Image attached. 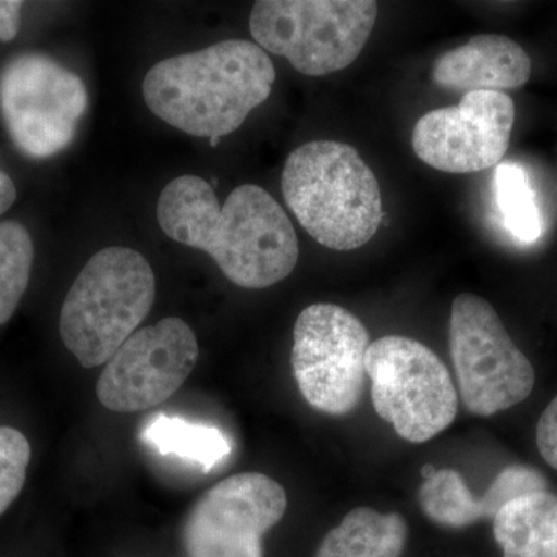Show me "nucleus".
<instances>
[{"label":"nucleus","instance_id":"7","mask_svg":"<svg viewBox=\"0 0 557 557\" xmlns=\"http://www.w3.org/2000/svg\"><path fill=\"white\" fill-rule=\"evenodd\" d=\"M449 346L461 399L479 417L515 408L533 392V364L487 300L461 293L453 302Z\"/></svg>","mask_w":557,"mask_h":557},{"label":"nucleus","instance_id":"6","mask_svg":"<svg viewBox=\"0 0 557 557\" xmlns=\"http://www.w3.org/2000/svg\"><path fill=\"white\" fill-rule=\"evenodd\" d=\"M366 373L373 408L399 437L429 442L456 420L457 391L449 370L424 344L394 335L373 341Z\"/></svg>","mask_w":557,"mask_h":557},{"label":"nucleus","instance_id":"21","mask_svg":"<svg viewBox=\"0 0 557 557\" xmlns=\"http://www.w3.org/2000/svg\"><path fill=\"white\" fill-rule=\"evenodd\" d=\"M545 490H547V482L537 471L527 467H511L497 475L493 485L486 491L485 497L496 518L497 512L509 502Z\"/></svg>","mask_w":557,"mask_h":557},{"label":"nucleus","instance_id":"15","mask_svg":"<svg viewBox=\"0 0 557 557\" xmlns=\"http://www.w3.org/2000/svg\"><path fill=\"white\" fill-rule=\"evenodd\" d=\"M408 523L398 512L355 508L329 531L314 557H401Z\"/></svg>","mask_w":557,"mask_h":557},{"label":"nucleus","instance_id":"9","mask_svg":"<svg viewBox=\"0 0 557 557\" xmlns=\"http://www.w3.org/2000/svg\"><path fill=\"white\" fill-rule=\"evenodd\" d=\"M368 329L335 304L300 311L293 330L292 369L304 399L329 416H346L364 391Z\"/></svg>","mask_w":557,"mask_h":557},{"label":"nucleus","instance_id":"10","mask_svg":"<svg viewBox=\"0 0 557 557\" xmlns=\"http://www.w3.org/2000/svg\"><path fill=\"white\" fill-rule=\"evenodd\" d=\"M285 511L287 494L269 475L244 472L222 480L186 516V557H263V534Z\"/></svg>","mask_w":557,"mask_h":557},{"label":"nucleus","instance_id":"26","mask_svg":"<svg viewBox=\"0 0 557 557\" xmlns=\"http://www.w3.org/2000/svg\"><path fill=\"white\" fill-rule=\"evenodd\" d=\"M220 138H209V146L211 148H218Z\"/></svg>","mask_w":557,"mask_h":557},{"label":"nucleus","instance_id":"17","mask_svg":"<svg viewBox=\"0 0 557 557\" xmlns=\"http://www.w3.org/2000/svg\"><path fill=\"white\" fill-rule=\"evenodd\" d=\"M420 505L432 522L465 528L482 519H494L486 498L475 500L463 478L454 469H440L420 487Z\"/></svg>","mask_w":557,"mask_h":557},{"label":"nucleus","instance_id":"1","mask_svg":"<svg viewBox=\"0 0 557 557\" xmlns=\"http://www.w3.org/2000/svg\"><path fill=\"white\" fill-rule=\"evenodd\" d=\"M157 219L170 239L207 252L237 287L269 288L298 263L293 223L258 185L239 186L220 207L207 180L183 175L160 194Z\"/></svg>","mask_w":557,"mask_h":557},{"label":"nucleus","instance_id":"16","mask_svg":"<svg viewBox=\"0 0 557 557\" xmlns=\"http://www.w3.org/2000/svg\"><path fill=\"white\" fill-rule=\"evenodd\" d=\"M139 438L161 456L177 457L197 465L205 474L222 465L233 453L230 438L219 428L166 413H156L146 420Z\"/></svg>","mask_w":557,"mask_h":557},{"label":"nucleus","instance_id":"8","mask_svg":"<svg viewBox=\"0 0 557 557\" xmlns=\"http://www.w3.org/2000/svg\"><path fill=\"white\" fill-rule=\"evenodd\" d=\"M87 104L83 79L46 54H20L0 73V115L11 141L32 159L69 148Z\"/></svg>","mask_w":557,"mask_h":557},{"label":"nucleus","instance_id":"18","mask_svg":"<svg viewBox=\"0 0 557 557\" xmlns=\"http://www.w3.org/2000/svg\"><path fill=\"white\" fill-rule=\"evenodd\" d=\"M35 247L27 228L16 220L0 223V325L13 318L28 282Z\"/></svg>","mask_w":557,"mask_h":557},{"label":"nucleus","instance_id":"12","mask_svg":"<svg viewBox=\"0 0 557 557\" xmlns=\"http://www.w3.org/2000/svg\"><path fill=\"white\" fill-rule=\"evenodd\" d=\"M515 101L502 91H469L450 108L417 121L412 148L418 159L448 174H471L496 166L508 152Z\"/></svg>","mask_w":557,"mask_h":557},{"label":"nucleus","instance_id":"13","mask_svg":"<svg viewBox=\"0 0 557 557\" xmlns=\"http://www.w3.org/2000/svg\"><path fill=\"white\" fill-rule=\"evenodd\" d=\"M531 72L530 57L516 40L502 35H478L437 58L431 78L446 90L504 94L525 86Z\"/></svg>","mask_w":557,"mask_h":557},{"label":"nucleus","instance_id":"22","mask_svg":"<svg viewBox=\"0 0 557 557\" xmlns=\"http://www.w3.org/2000/svg\"><path fill=\"white\" fill-rule=\"evenodd\" d=\"M536 442L542 458L557 471V397L539 418Z\"/></svg>","mask_w":557,"mask_h":557},{"label":"nucleus","instance_id":"24","mask_svg":"<svg viewBox=\"0 0 557 557\" xmlns=\"http://www.w3.org/2000/svg\"><path fill=\"white\" fill-rule=\"evenodd\" d=\"M17 190L7 172L0 171V214L9 211L16 201Z\"/></svg>","mask_w":557,"mask_h":557},{"label":"nucleus","instance_id":"20","mask_svg":"<svg viewBox=\"0 0 557 557\" xmlns=\"http://www.w3.org/2000/svg\"><path fill=\"white\" fill-rule=\"evenodd\" d=\"M30 458L27 437L17 429L0 426V516L20 496Z\"/></svg>","mask_w":557,"mask_h":557},{"label":"nucleus","instance_id":"3","mask_svg":"<svg viewBox=\"0 0 557 557\" xmlns=\"http://www.w3.org/2000/svg\"><path fill=\"white\" fill-rule=\"evenodd\" d=\"M282 193L300 226L335 251L364 247L383 222L379 180L344 143L310 141L293 150L282 171Z\"/></svg>","mask_w":557,"mask_h":557},{"label":"nucleus","instance_id":"19","mask_svg":"<svg viewBox=\"0 0 557 557\" xmlns=\"http://www.w3.org/2000/svg\"><path fill=\"white\" fill-rule=\"evenodd\" d=\"M496 199L505 226L518 240L531 244L542 234V219L525 171L515 163L498 164Z\"/></svg>","mask_w":557,"mask_h":557},{"label":"nucleus","instance_id":"25","mask_svg":"<svg viewBox=\"0 0 557 557\" xmlns=\"http://www.w3.org/2000/svg\"><path fill=\"white\" fill-rule=\"evenodd\" d=\"M438 469L435 467H432V465H424L423 468H421V475H423L424 480L431 479L432 475L437 474Z\"/></svg>","mask_w":557,"mask_h":557},{"label":"nucleus","instance_id":"4","mask_svg":"<svg viewBox=\"0 0 557 557\" xmlns=\"http://www.w3.org/2000/svg\"><path fill=\"white\" fill-rule=\"evenodd\" d=\"M156 295V274L138 251L101 249L81 270L62 304V343L83 368H100L137 332Z\"/></svg>","mask_w":557,"mask_h":557},{"label":"nucleus","instance_id":"5","mask_svg":"<svg viewBox=\"0 0 557 557\" xmlns=\"http://www.w3.org/2000/svg\"><path fill=\"white\" fill-rule=\"evenodd\" d=\"M376 17L372 0H260L249 32L260 49L284 57L302 75L325 76L358 60Z\"/></svg>","mask_w":557,"mask_h":557},{"label":"nucleus","instance_id":"23","mask_svg":"<svg viewBox=\"0 0 557 557\" xmlns=\"http://www.w3.org/2000/svg\"><path fill=\"white\" fill-rule=\"evenodd\" d=\"M22 7L24 3L17 0H0V40L2 42H10L20 33Z\"/></svg>","mask_w":557,"mask_h":557},{"label":"nucleus","instance_id":"14","mask_svg":"<svg viewBox=\"0 0 557 557\" xmlns=\"http://www.w3.org/2000/svg\"><path fill=\"white\" fill-rule=\"evenodd\" d=\"M504 557H557V497L548 491L509 502L494 518Z\"/></svg>","mask_w":557,"mask_h":557},{"label":"nucleus","instance_id":"11","mask_svg":"<svg viewBox=\"0 0 557 557\" xmlns=\"http://www.w3.org/2000/svg\"><path fill=\"white\" fill-rule=\"evenodd\" d=\"M199 344L180 318L139 329L106 362L97 397L112 412L156 408L170 399L196 369Z\"/></svg>","mask_w":557,"mask_h":557},{"label":"nucleus","instance_id":"2","mask_svg":"<svg viewBox=\"0 0 557 557\" xmlns=\"http://www.w3.org/2000/svg\"><path fill=\"white\" fill-rule=\"evenodd\" d=\"M274 81L267 51L249 40L230 39L153 65L143 81V98L153 115L175 129L222 138L269 100Z\"/></svg>","mask_w":557,"mask_h":557}]
</instances>
